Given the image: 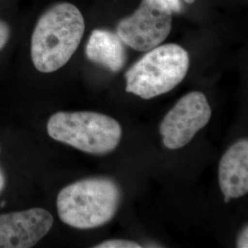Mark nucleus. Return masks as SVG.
<instances>
[{
  "instance_id": "1",
  "label": "nucleus",
  "mask_w": 248,
  "mask_h": 248,
  "mask_svg": "<svg viewBox=\"0 0 248 248\" xmlns=\"http://www.w3.org/2000/svg\"><path fill=\"white\" fill-rule=\"evenodd\" d=\"M85 31V20L76 6L62 2L39 18L31 43L32 62L38 71L52 73L71 59Z\"/></svg>"
},
{
  "instance_id": "2",
  "label": "nucleus",
  "mask_w": 248,
  "mask_h": 248,
  "mask_svg": "<svg viewBox=\"0 0 248 248\" xmlns=\"http://www.w3.org/2000/svg\"><path fill=\"white\" fill-rule=\"evenodd\" d=\"M122 191L105 177L87 178L63 187L57 196V212L65 224L82 230L110 222L119 209Z\"/></svg>"
},
{
  "instance_id": "3",
  "label": "nucleus",
  "mask_w": 248,
  "mask_h": 248,
  "mask_svg": "<svg viewBox=\"0 0 248 248\" xmlns=\"http://www.w3.org/2000/svg\"><path fill=\"white\" fill-rule=\"evenodd\" d=\"M47 132L58 142L96 155L115 150L123 135L115 119L92 111L57 112L49 119Z\"/></svg>"
},
{
  "instance_id": "4",
  "label": "nucleus",
  "mask_w": 248,
  "mask_h": 248,
  "mask_svg": "<svg viewBox=\"0 0 248 248\" xmlns=\"http://www.w3.org/2000/svg\"><path fill=\"white\" fill-rule=\"evenodd\" d=\"M188 65V54L181 46L158 45L125 74L126 91L143 99L166 94L185 78Z\"/></svg>"
},
{
  "instance_id": "5",
  "label": "nucleus",
  "mask_w": 248,
  "mask_h": 248,
  "mask_svg": "<svg viewBox=\"0 0 248 248\" xmlns=\"http://www.w3.org/2000/svg\"><path fill=\"white\" fill-rule=\"evenodd\" d=\"M172 28V10L163 0H142L132 16L121 20L117 34L124 45L148 52L161 45Z\"/></svg>"
},
{
  "instance_id": "6",
  "label": "nucleus",
  "mask_w": 248,
  "mask_h": 248,
  "mask_svg": "<svg viewBox=\"0 0 248 248\" xmlns=\"http://www.w3.org/2000/svg\"><path fill=\"white\" fill-rule=\"evenodd\" d=\"M211 117L212 109L203 93L189 92L177 101L160 124L164 145L171 150L184 147L209 124Z\"/></svg>"
},
{
  "instance_id": "7",
  "label": "nucleus",
  "mask_w": 248,
  "mask_h": 248,
  "mask_svg": "<svg viewBox=\"0 0 248 248\" xmlns=\"http://www.w3.org/2000/svg\"><path fill=\"white\" fill-rule=\"evenodd\" d=\"M53 224L52 214L42 208L0 214V248H32Z\"/></svg>"
},
{
  "instance_id": "8",
  "label": "nucleus",
  "mask_w": 248,
  "mask_h": 248,
  "mask_svg": "<svg viewBox=\"0 0 248 248\" xmlns=\"http://www.w3.org/2000/svg\"><path fill=\"white\" fill-rule=\"evenodd\" d=\"M219 184L228 203L248 192V141L234 142L222 155L219 165Z\"/></svg>"
},
{
  "instance_id": "9",
  "label": "nucleus",
  "mask_w": 248,
  "mask_h": 248,
  "mask_svg": "<svg viewBox=\"0 0 248 248\" xmlns=\"http://www.w3.org/2000/svg\"><path fill=\"white\" fill-rule=\"evenodd\" d=\"M86 54L91 62L114 73L122 70L126 62L124 42L118 34L108 31H93L87 45Z\"/></svg>"
},
{
  "instance_id": "10",
  "label": "nucleus",
  "mask_w": 248,
  "mask_h": 248,
  "mask_svg": "<svg viewBox=\"0 0 248 248\" xmlns=\"http://www.w3.org/2000/svg\"><path fill=\"white\" fill-rule=\"evenodd\" d=\"M95 248H141L142 246L130 240H108L94 247Z\"/></svg>"
},
{
  "instance_id": "11",
  "label": "nucleus",
  "mask_w": 248,
  "mask_h": 248,
  "mask_svg": "<svg viewBox=\"0 0 248 248\" xmlns=\"http://www.w3.org/2000/svg\"><path fill=\"white\" fill-rule=\"evenodd\" d=\"M10 30L5 21L0 20V51L7 45L9 39Z\"/></svg>"
},
{
  "instance_id": "12",
  "label": "nucleus",
  "mask_w": 248,
  "mask_h": 248,
  "mask_svg": "<svg viewBox=\"0 0 248 248\" xmlns=\"http://www.w3.org/2000/svg\"><path fill=\"white\" fill-rule=\"evenodd\" d=\"M236 247L239 248H248V225L244 227V229L240 232L239 237L237 240Z\"/></svg>"
},
{
  "instance_id": "13",
  "label": "nucleus",
  "mask_w": 248,
  "mask_h": 248,
  "mask_svg": "<svg viewBox=\"0 0 248 248\" xmlns=\"http://www.w3.org/2000/svg\"><path fill=\"white\" fill-rule=\"evenodd\" d=\"M163 1L169 5V8L172 11L179 12L181 10V4L179 0H163Z\"/></svg>"
},
{
  "instance_id": "14",
  "label": "nucleus",
  "mask_w": 248,
  "mask_h": 248,
  "mask_svg": "<svg viewBox=\"0 0 248 248\" xmlns=\"http://www.w3.org/2000/svg\"><path fill=\"white\" fill-rule=\"evenodd\" d=\"M5 183H6V181H5V177H4L3 173H2V171L0 170V194H1L2 190H3V189H4V187H5Z\"/></svg>"
},
{
  "instance_id": "15",
  "label": "nucleus",
  "mask_w": 248,
  "mask_h": 248,
  "mask_svg": "<svg viewBox=\"0 0 248 248\" xmlns=\"http://www.w3.org/2000/svg\"><path fill=\"white\" fill-rule=\"evenodd\" d=\"M184 1H186L187 4H192V3H193L195 0H184Z\"/></svg>"
},
{
  "instance_id": "16",
  "label": "nucleus",
  "mask_w": 248,
  "mask_h": 248,
  "mask_svg": "<svg viewBox=\"0 0 248 248\" xmlns=\"http://www.w3.org/2000/svg\"><path fill=\"white\" fill-rule=\"evenodd\" d=\"M5 204H6V202H5V201H3V202L0 203V206H1V207H3Z\"/></svg>"
}]
</instances>
